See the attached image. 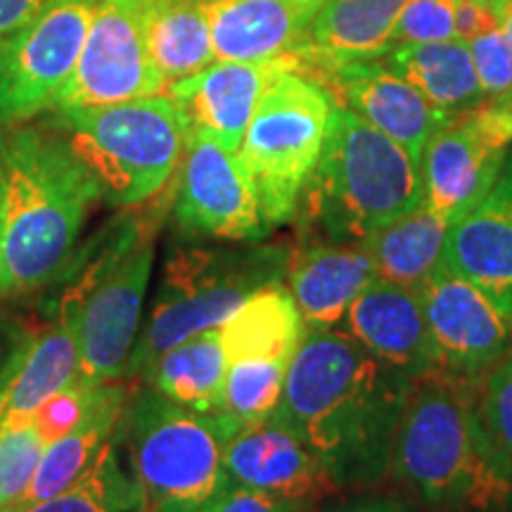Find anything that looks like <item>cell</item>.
<instances>
[{
  "label": "cell",
  "instance_id": "1",
  "mask_svg": "<svg viewBox=\"0 0 512 512\" xmlns=\"http://www.w3.org/2000/svg\"><path fill=\"white\" fill-rule=\"evenodd\" d=\"M413 380L347 332L306 328L273 415L316 453L335 484L373 486L392 472L394 439Z\"/></svg>",
  "mask_w": 512,
  "mask_h": 512
},
{
  "label": "cell",
  "instance_id": "2",
  "mask_svg": "<svg viewBox=\"0 0 512 512\" xmlns=\"http://www.w3.org/2000/svg\"><path fill=\"white\" fill-rule=\"evenodd\" d=\"M3 297L48 287L64 271L102 197L60 128L0 126Z\"/></svg>",
  "mask_w": 512,
  "mask_h": 512
},
{
  "label": "cell",
  "instance_id": "3",
  "mask_svg": "<svg viewBox=\"0 0 512 512\" xmlns=\"http://www.w3.org/2000/svg\"><path fill=\"white\" fill-rule=\"evenodd\" d=\"M470 382L439 370L415 380L394 439L392 472L434 512L512 503V465L486 430Z\"/></svg>",
  "mask_w": 512,
  "mask_h": 512
},
{
  "label": "cell",
  "instance_id": "4",
  "mask_svg": "<svg viewBox=\"0 0 512 512\" xmlns=\"http://www.w3.org/2000/svg\"><path fill=\"white\" fill-rule=\"evenodd\" d=\"M155 235L152 216H117L76 249L50 283L57 292L48 313L74 335L86 380H124L143 323Z\"/></svg>",
  "mask_w": 512,
  "mask_h": 512
},
{
  "label": "cell",
  "instance_id": "5",
  "mask_svg": "<svg viewBox=\"0 0 512 512\" xmlns=\"http://www.w3.org/2000/svg\"><path fill=\"white\" fill-rule=\"evenodd\" d=\"M304 195L309 219L325 240L363 242L425 202L422 164L358 114L335 105Z\"/></svg>",
  "mask_w": 512,
  "mask_h": 512
},
{
  "label": "cell",
  "instance_id": "6",
  "mask_svg": "<svg viewBox=\"0 0 512 512\" xmlns=\"http://www.w3.org/2000/svg\"><path fill=\"white\" fill-rule=\"evenodd\" d=\"M290 259L283 245L171 247L124 380H145L164 351L197 332L221 328L254 292L283 283Z\"/></svg>",
  "mask_w": 512,
  "mask_h": 512
},
{
  "label": "cell",
  "instance_id": "7",
  "mask_svg": "<svg viewBox=\"0 0 512 512\" xmlns=\"http://www.w3.org/2000/svg\"><path fill=\"white\" fill-rule=\"evenodd\" d=\"M53 112V124L98 178L102 197L117 207L152 200L181 166L190 126L169 93Z\"/></svg>",
  "mask_w": 512,
  "mask_h": 512
},
{
  "label": "cell",
  "instance_id": "8",
  "mask_svg": "<svg viewBox=\"0 0 512 512\" xmlns=\"http://www.w3.org/2000/svg\"><path fill=\"white\" fill-rule=\"evenodd\" d=\"M233 430L216 413H197L157 389L131 392L119 439L150 512H197L228 482L223 448Z\"/></svg>",
  "mask_w": 512,
  "mask_h": 512
},
{
  "label": "cell",
  "instance_id": "9",
  "mask_svg": "<svg viewBox=\"0 0 512 512\" xmlns=\"http://www.w3.org/2000/svg\"><path fill=\"white\" fill-rule=\"evenodd\" d=\"M332 95L299 72H280L261 93L240 145L268 226L292 221L323 155Z\"/></svg>",
  "mask_w": 512,
  "mask_h": 512
},
{
  "label": "cell",
  "instance_id": "10",
  "mask_svg": "<svg viewBox=\"0 0 512 512\" xmlns=\"http://www.w3.org/2000/svg\"><path fill=\"white\" fill-rule=\"evenodd\" d=\"M100 0H50L0 46V126L55 110L72 79Z\"/></svg>",
  "mask_w": 512,
  "mask_h": 512
},
{
  "label": "cell",
  "instance_id": "11",
  "mask_svg": "<svg viewBox=\"0 0 512 512\" xmlns=\"http://www.w3.org/2000/svg\"><path fill=\"white\" fill-rule=\"evenodd\" d=\"M512 145V93L486 98L430 138L422 155L425 204L451 226L494 188Z\"/></svg>",
  "mask_w": 512,
  "mask_h": 512
},
{
  "label": "cell",
  "instance_id": "12",
  "mask_svg": "<svg viewBox=\"0 0 512 512\" xmlns=\"http://www.w3.org/2000/svg\"><path fill=\"white\" fill-rule=\"evenodd\" d=\"M150 5L152 0H100L79 64L55 110L117 105L166 93L147 48Z\"/></svg>",
  "mask_w": 512,
  "mask_h": 512
},
{
  "label": "cell",
  "instance_id": "13",
  "mask_svg": "<svg viewBox=\"0 0 512 512\" xmlns=\"http://www.w3.org/2000/svg\"><path fill=\"white\" fill-rule=\"evenodd\" d=\"M174 219L185 235L209 240L259 242L271 230L238 152L197 128L178 166Z\"/></svg>",
  "mask_w": 512,
  "mask_h": 512
},
{
  "label": "cell",
  "instance_id": "14",
  "mask_svg": "<svg viewBox=\"0 0 512 512\" xmlns=\"http://www.w3.org/2000/svg\"><path fill=\"white\" fill-rule=\"evenodd\" d=\"M420 299L439 373L475 380L512 351V318L446 266L427 280Z\"/></svg>",
  "mask_w": 512,
  "mask_h": 512
},
{
  "label": "cell",
  "instance_id": "15",
  "mask_svg": "<svg viewBox=\"0 0 512 512\" xmlns=\"http://www.w3.org/2000/svg\"><path fill=\"white\" fill-rule=\"evenodd\" d=\"M223 470L228 482L287 501L313 503L339 489L316 453L275 415L228 439Z\"/></svg>",
  "mask_w": 512,
  "mask_h": 512
},
{
  "label": "cell",
  "instance_id": "16",
  "mask_svg": "<svg viewBox=\"0 0 512 512\" xmlns=\"http://www.w3.org/2000/svg\"><path fill=\"white\" fill-rule=\"evenodd\" d=\"M320 86L420 164L430 138L453 119L403 76L375 60L344 64L325 76Z\"/></svg>",
  "mask_w": 512,
  "mask_h": 512
},
{
  "label": "cell",
  "instance_id": "17",
  "mask_svg": "<svg viewBox=\"0 0 512 512\" xmlns=\"http://www.w3.org/2000/svg\"><path fill=\"white\" fill-rule=\"evenodd\" d=\"M339 330L408 380L437 373L420 292L375 278L351 304Z\"/></svg>",
  "mask_w": 512,
  "mask_h": 512
},
{
  "label": "cell",
  "instance_id": "18",
  "mask_svg": "<svg viewBox=\"0 0 512 512\" xmlns=\"http://www.w3.org/2000/svg\"><path fill=\"white\" fill-rule=\"evenodd\" d=\"M290 69L299 72L294 55L261 62L216 60L200 74L174 83L166 93L181 107L190 128L207 131L228 150L240 152L261 93L275 76Z\"/></svg>",
  "mask_w": 512,
  "mask_h": 512
},
{
  "label": "cell",
  "instance_id": "19",
  "mask_svg": "<svg viewBox=\"0 0 512 512\" xmlns=\"http://www.w3.org/2000/svg\"><path fill=\"white\" fill-rule=\"evenodd\" d=\"M512 318V155L486 195L448 230L444 264Z\"/></svg>",
  "mask_w": 512,
  "mask_h": 512
},
{
  "label": "cell",
  "instance_id": "20",
  "mask_svg": "<svg viewBox=\"0 0 512 512\" xmlns=\"http://www.w3.org/2000/svg\"><path fill=\"white\" fill-rule=\"evenodd\" d=\"M408 3L411 0H325L294 53L299 74L320 83L344 64L387 55Z\"/></svg>",
  "mask_w": 512,
  "mask_h": 512
},
{
  "label": "cell",
  "instance_id": "21",
  "mask_svg": "<svg viewBox=\"0 0 512 512\" xmlns=\"http://www.w3.org/2000/svg\"><path fill=\"white\" fill-rule=\"evenodd\" d=\"M325 0H207L214 55L261 62L294 55Z\"/></svg>",
  "mask_w": 512,
  "mask_h": 512
},
{
  "label": "cell",
  "instance_id": "22",
  "mask_svg": "<svg viewBox=\"0 0 512 512\" xmlns=\"http://www.w3.org/2000/svg\"><path fill=\"white\" fill-rule=\"evenodd\" d=\"M377 278L366 242H316L292 254L290 290L304 328L339 330L356 297Z\"/></svg>",
  "mask_w": 512,
  "mask_h": 512
},
{
  "label": "cell",
  "instance_id": "23",
  "mask_svg": "<svg viewBox=\"0 0 512 512\" xmlns=\"http://www.w3.org/2000/svg\"><path fill=\"white\" fill-rule=\"evenodd\" d=\"M79 375L81 356L76 339L60 318L48 313L46 325H36L0 392V434L29 425L38 408Z\"/></svg>",
  "mask_w": 512,
  "mask_h": 512
},
{
  "label": "cell",
  "instance_id": "24",
  "mask_svg": "<svg viewBox=\"0 0 512 512\" xmlns=\"http://www.w3.org/2000/svg\"><path fill=\"white\" fill-rule=\"evenodd\" d=\"M128 396H131V387L124 384V380L102 382L91 413L72 432L46 446L27 496L17 510L53 498L88 475V470L98 463L100 453L117 437Z\"/></svg>",
  "mask_w": 512,
  "mask_h": 512
},
{
  "label": "cell",
  "instance_id": "25",
  "mask_svg": "<svg viewBox=\"0 0 512 512\" xmlns=\"http://www.w3.org/2000/svg\"><path fill=\"white\" fill-rule=\"evenodd\" d=\"M384 64L418 88L448 117H458L486 100L470 46L460 38L437 43H401L389 50Z\"/></svg>",
  "mask_w": 512,
  "mask_h": 512
},
{
  "label": "cell",
  "instance_id": "26",
  "mask_svg": "<svg viewBox=\"0 0 512 512\" xmlns=\"http://www.w3.org/2000/svg\"><path fill=\"white\" fill-rule=\"evenodd\" d=\"M219 330L228 363H290L306 328L290 290L278 283L254 292Z\"/></svg>",
  "mask_w": 512,
  "mask_h": 512
},
{
  "label": "cell",
  "instance_id": "27",
  "mask_svg": "<svg viewBox=\"0 0 512 512\" xmlns=\"http://www.w3.org/2000/svg\"><path fill=\"white\" fill-rule=\"evenodd\" d=\"M448 230L451 221L422 202L363 242L375 261L377 278L420 292L444 264Z\"/></svg>",
  "mask_w": 512,
  "mask_h": 512
},
{
  "label": "cell",
  "instance_id": "28",
  "mask_svg": "<svg viewBox=\"0 0 512 512\" xmlns=\"http://www.w3.org/2000/svg\"><path fill=\"white\" fill-rule=\"evenodd\" d=\"M228 358L221 330L197 332L164 351L145 382L178 406L197 413H216L221 406Z\"/></svg>",
  "mask_w": 512,
  "mask_h": 512
},
{
  "label": "cell",
  "instance_id": "29",
  "mask_svg": "<svg viewBox=\"0 0 512 512\" xmlns=\"http://www.w3.org/2000/svg\"><path fill=\"white\" fill-rule=\"evenodd\" d=\"M147 48L166 91L214 64L207 0H152L147 12Z\"/></svg>",
  "mask_w": 512,
  "mask_h": 512
},
{
  "label": "cell",
  "instance_id": "30",
  "mask_svg": "<svg viewBox=\"0 0 512 512\" xmlns=\"http://www.w3.org/2000/svg\"><path fill=\"white\" fill-rule=\"evenodd\" d=\"M17 512H150L145 491L121 453L119 432L88 475L53 498Z\"/></svg>",
  "mask_w": 512,
  "mask_h": 512
},
{
  "label": "cell",
  "instance_id": "31",
  "mask_svg": "<svg viewBox=\"0 0 512 512\" xmlns=\"http://www.w3.org/2000/svg\"><path fill=\"white\" fill-rule=\"evenodd\" d=\"M285 373V361L228 363L221 406L216 415L226 422L233 434L252 422L271 418L283 399Z\"/></svg>",
  "mask_w": 512,
  "mask_h": 512
},
{
  "label": "cell",
  "instance_id": "32",
  "mask_svg": "<svg viewBox=\"0 0 512 512\" xmlns=\"http://www.w3.org/2000/svg\"><path fill=\"white\" fill-rule=\"evenodd\" d=\"M43 451H46V441L41 439L34 422L0 434V508L3 512H15L24 501Z\"/></svg>",
  "mask_w": 512,
  "mask_h": 512
},
{
  "label": "cell",
  "instance_id": "33",
  "mask_svg": "<svg viewBox=\"0 0 512 512\" xmlns=\"http://www.w3.org/2000/svg\"><path fill=\"white\" fill-rule=\"evenodd\" d=\"M102 382L86 380V377H76L67 387L50 396V399L38 408L34 415V427L41 434V439L53 444L67 432H72L79 422L91 413L93 403L98 401Z\"/></svg>",
  "mask_w": 512,
  "mask_h": 512
},
{
  "label": "cell",
  "instance_id": "34",
  "mask_svg": "<svg viewBox=\"0 0 512 512\" xmlns=\"http://www.w3.org/2000/svg\"><path fill=\"white\" fill-rule=\"evenodd\" d=\"M479 411L498 451L512 465V351L486 373Z\"/></svg>",
  "mask_w": 512,
  "mask_h": 512
},
{
  "label": "cell",
  "instance_id": "35",
  "mask_svg": "<svg viewBox=\"0 0 512 512\" xmlns=\"http://www.w3.org/2000/svg\"><path fill=\"white\" fill-rule=\"evenodd\" d=\"M458 0H411L392 36V48L401 43H437L456 38Z\"/></svg>",
  "mask_w": 512,
  "mask_h": 512
},
{
  "label": "cell",
  "instance_id": "36",
  "mask_svg": "<svg viewBox=\"0 0 512 512\" xmlns=\"http://www.w3.org/2000/svg\"><path fill=\"white\" fill-rule=\"evenodd\" d=\"M475 62L479 83L486 98H501L512 93V48L501 27L486 31L467 43Z\"/></svg>",
  "mask_w": 512,
  "mask_h": 512
},
{
  "label": "cell",
  "instance_id": "37",
  "mask_svg": "<svg viewBox=\"0 0 512 512\" xmlns=\"http://www.w3.org/2000/svg\"><path fill=\"white\" fill-rule=\"evenodd\" d=\"M197 512H311V503L287 501V498L226 482L219 494Z\"/></svg>",
  "mask_w": 512,
  "mask_h": 512
},
{
  "label": "cell",
  "instance_id": "38",
  "mask_svg": "<svg viewBox=\"0 0 512 512\" xmlns=\"http://www.w3.org/2000/svg\"><path fill=\"white\" fill-rule=\"evenodd\" d=\"M34 332L36 325L24 313L0 306V392Z\"/></svg>",
  "mask_w": 512,
  "mask_h": 512
},
{
  "label": "cell",
  "instance_id": "39",
  "mask_svg": "<svg viewBox=\"0 0 512 512\" xmlns=\"http://www.w3.org/2000/svg\"><path fill=\"white\" fill-rule=\"evenodd\" d=\"M496 27H498V17L491 5L477 3V0H458L456 38H460V41L470 43Z\"/></svg>",
  "mask_w": 512,
  "mask_h": 512
},
{
  "label": "cell",
  "instance_id": "40",
  "mask_svg": "<svg viewBox=\"0 0 512 512\" xmlns=\"http://www.w3.org/2000/svg\"><path fill=\"white\" fill-rule=\"evenodd\" d=\"M50 0H0V46L27 27Z\"/></svg>",
  "mask_w": 512,
  "mask_h": 512
},
{
  "label": "cell",
  "instance_id": "41",
  "mask_svg": "<svg viewBox=\"0 0 512 512\" xmlns=\"http://www.w3.org/2000/svg\"><path fill=\"white\" fill-rule=\"evenodd\" d=\"M323 512H411L401 501L389 496H354L339 501Z\"/></svg>",
  "mask_w": 512,
  "mask_h": 512
},
{
  "label": "cell",
  "instance_id": "42",
  "mask_svg": "<svg viewBox=\"0 0 512 512\" xmlns=\"http://www.w3.org/2000/svg\"><path fill=\"white\" fill-rule=\"evenodd\" d=\"M496 17H498V27H501L503 36L508 38L510 48H512V0H498L494 5Z\"/></svg>",
  "mask_w": 512,
  "mask_h": 512
},
{
  "label": "cell",
  "instance_id": "43",
  "mask_svg": "<svg viewBox=\"0 0 512 512\" xmlns=\"http://www.w3.org/2000/svg\"><path fill=\"white\" fill-rule=\"evenodd\" d=\"M0 297H3V181H0Z\"/></svg>",
  "mask_w": 512,
  "mask_h": 512
},
{
  "label": "cell",
  "instance_id": "44",
  "mask_svg": "<svg viewBox=\"0 0 512 512\" xmlns=\"http://www.w3.org/2000/svg\"><path fill=\"white\" fill-rule=\"evenodd\" d=\"M477 3H484V5H491V8H494V5L498 3V0H477Z\"/></svg>",
  "mask_w": 512,
  "mask_h": 512
},
{
  "label": "cell",
  "instance_id": "45",
  "mask_svg": "<svg viewBox=\"0 0 512 512\" xmlns=\"http://www.w3.org/2000/svg\"><path fill=\"white\" fill-rule=\"evenodd\" d=\"M0 512H3V508H0Z\"/></svg>",
  "mask_w": 512,
  "mask_h": 512
}]
</instances>
